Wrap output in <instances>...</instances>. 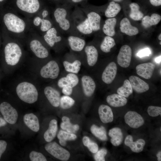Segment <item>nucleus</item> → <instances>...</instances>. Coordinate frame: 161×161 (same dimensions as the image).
<instances>
[{"instance_id": "obj_50", "label": "nucleus", "mask_w": 161, "mask_h": 161, "mask_svg": "<svg viewBox=\"0 0 161 161\" xmlns=\"http://www.w3.org/2000/svg\"><path fill=\"white\" fill-rule=\"evenodd\" d=\"M73 88L69 85L65 86L62 88V93L65 95L69 96L72 94Z\"/></svg>"}, {"instance_id": "obj_22", "label": "nucleus", "mask_w": 161, "mask_h": 161, "mask_svg": "<svg viewBox=\"0 0 161 161\" xmlns=\"http://www.w3.org/2000/svg\"><path fill=\"white\" fill-rule=\"evenodd\" d=\"M155 67V65L151 62L140 64L136 67V72L144 78L149 79L152 76Z\"/></svg>"}, {"instance_id": "obj_4", "label": "nucleus", "mask_w": 161, "mask_h": 161, "mask_svg": "<svg viewBox=\"0 0 161 161\" xmlns=\"http://www.w3.org/2000/svg\"><path fill=\"white\" fill-rule=\"evenodd\" d=\"M24 45L32 54L31 58L37 62H44L52 58L50 49L41 35L32 29L26 35Z\"/></svg>"}, {"instance_id": "obj_18", "label": "nucleus", "mask_w": 161, "mask_h": 161, "mask_svg": "<svg viewBox=\"0 0 161 161\" xmlns=\"http://www.w3.org/2000/svg\"><path fill=\"white\" fill-rule=\"evenodd\" d=\"M82 57L80 55L74 53V60L71 62L64 57L62 64L66 71L69 73L78 74L81 68L82 63L80 58Z\"/></svg>"}, {"instance_id": "obj_43", "label": "nucleus", "mask_w": 161, "mask_h": 161, "mask_svg": "<svg viewBox=\"0 0 161 161\" xmlns=\"http://www.w3.org/2000/svg\"><path fill=\"white\" fill-rule=\"evenodd\" d=\"M29 157L32 161H47L45 157L42 153L35 151H32L30 153Z\"/></svg>"}, {"instance_id": "obj_42", "label": "nucleus", "mask_w": 161, "mask_h": 161, "mask_svg": "<svg viewBox=\"0 0 161 161\" xmlns=\"http://www.w3.org/2000/svg\"><path fill=\"white\" fill-rule=\"evenodd\" d=\"M52 11V9L44 5L37 14L44 19L51 18Z\"/></svg>"}, {"instance_id": "obj_51", "label": "nucleus", "mask_w": 161, "mask_h": 161, "mask_svg": "<svg viewBox=\"0 0 161 161\" xmlns=\"http://www.w3.org/2000/svg\"><path fill=\"white\" fill-rule=\"evenodd\" d=\"M7 143L3 140H0V159L1 155L6 149Z\"/></svg>"}, {"instance_id": "obj_34", "label": "nucleus", "mask_w": 161, "mask_h": 161, "mask_svg": "<svg viewBox=\"0 0 161 161\" xmlns=\"http://www.w3.org/2000/svg\"><path fill=\"white\" fill-rule=\"evenodd\" d=\"M161 20V16L156 13H152L150 16H145L142 19V24L145 28L150 27L158 24Z\"/></svg>"}, {"instance_id": "obj_59", "label": "nucleus", "mask_w": 161, "mask_h": 161, "mask_svg": "<svg viewBox=\"0 0 161 161\" xmlns=\"http://www.w3.org/2000/svg\"><path fill=\"white\" fill-rule=\"evenodd\" d=\"M5 0H0V2H1L4 1Z\"/></svg>"}, {"instance_id": "obj_27", "label": "nucleus", "mask_w": 161, "mask_h": 161, "mask_svg": "<svg viewBox=\"0 0 161 161\" xmlns=\"http://www.w3.org/2000/svg\"><path fill=\"white\" fill-rule=\"evenodd\" d=\"M117 21V19L114 18H108L104 21L101 30L106 35L112 37L115 35Z\"/></svg>"}, {"instance_id": "obj_49", "label": "nucleus", "mask_w": 161, "mask_h": 161, "mask_svg": "<svg viewBox=\"0 0 161 161\" xmlns=\"http://www.w3.org/2000/svg\"><path fill=\"white\" fill-rule=\"evenodd\" d=\"M151 53L150 49L148 48L143 49L140 50L137 54V55L142 58L146 56H148Z\"/></svg>"}, {"instance_id": "obj_15", "label": "nucleus", "mask_w": 161, "mask_h": 161, "mask_svg": "<svg viewBox=\"0 0 161 161\" xmlns=\"http://www.w3.org/2000/svg\"><path fill=\"white\" fill-rule=\"evenodd\" d=\"M98 52L96 47L92 42L86 44L83 50V58H85L88 65L92 67L97 63Z\"/></svg>"}, {"instance_id": "obj_26", "label": "nucleus", "mask_w": 161, "mask_h": 161, "mask_svg": "<svg viewBox=\"0 0 161 161\" xmlns=\"http://www.w3.org/2000/svg\"><path fill=\"white\" fill-rule=\"evenodd\" d=\"M98 114L101 121L107 123L112 122L113 120V114L112 109L109 106L102 104L100 106Z\"/></svg>"}, {"instance_id": "obj_53", "label": "nucleus", "mask_w": 161, "mask_h": 161, "mask_svg": "<svg viewBox=\"0 0 161 161\" xmlns=\"http://www.w3.org/2000/svg\"><path fill=\"white\" fill-rule=\"evenodd\" d=\"M50 1L55 4L56 5L62 4L64 0H49Z\"/></svg>"}, {"instance_id": "obj_17", "label": "nucleus", "mask_w": 161, "mask_h": 161, "mask_svg": "<svg viewBox=\"0 0 161 161\" xmlns=\"http://www.w3.org/2000/svg\"><path fill=\"white\" fill-rule=\"evenodd\" d=\"M43 88L44 94L50 103L54 107H58L61 98L59 91L52 85H46Z\"/></svg>"}, {"instance_id": "obj_45", "label": "nucleus", "mask_w": 161, "mask_h": 161, "mask_svg": "<svg viewBox=\"0 0 161 161\" xmlns=\"http://www.w3.org/2000/svg\"><path fill=\"white\" fill-rule=\"evenodd\" d=\"M148 114L151 116L155 117L161 114V107H160L150 106L147 109Z\"/></svg>"}, {"instance_id": "obj_48", "label": "nucleus", "mask_w": 161, "mask_h": 161, "mask_svg": "<svg viewBox=\"0 0 161 161\" xmlns=\"http://www.w3.org/2000/svg\"><path fill=\"white\" fill-rule=\"evenodd\" d=\"M57 85L59 88L61 89L65 86H70L68 80L66 76L60 78L57 81Z\"/></svg>"}, {"instance_id": "obj_2", "label": "nucleus", "mask_w": 161, "mask_h": 161, "mask_svg": "<svg viewBox=\"0 0 161 161\" xmlns=\"http://www.w3.org/2000/svg\"><path fill=\"white\" fill-rule=\"evenodd\" d=\"M3 35L4 59L11 71L13 72L26 59L28 53L20 42L3 31Z\"/></svg>"}, {"instance_id": "obj_3", "label": "nucleus", "mask_w": 161, "mask_h": 161, "mask_svg": "<svg viewBox=\"0 0 161 161\" xmlns=\"http://www.w3.org/2000/svg\"><path fill=\"white\" fill-rule=\"evenodd\" d=\"M72 8L65 3L56 5L55 8L52 9L51 19L54 25L63 35L72 34L80 35L75 31L74 27Z\"/></svg>"}, {"instance_id": "obj_33", "label": "nucleus", "mask_w": 161, "mask_h": 161, "mask_svg": "<svg viewBox=\"0 0 161 161\" xmlns=\"http://www.w3.org/2000/svg\"><path fill=\"white\" fill-rule=\"evenodd\" d=\"M57 130V122L53 119L50 121L49 128L44 133V137L45 141L47 142L52 141L56 135Z\"/></svg>"}, {"instance_id": "obj_14", "label": "nucleus", "mask_w": 161, "mask_h": 161, "mask_svg": "<svg viewBox=\"0 0 161 161\" xmlns=\"http://www.w3.org/2000/svg\"><path fill=\"white\" fill-rule=\"evenodd\" d=\"M0 111L5 120L11 124L16 123L18 114L16 109L9 103L4 102L0 104Z\"/></svg>"}, {"instance_id": "obj_38", "label": "nucleus", "mask_w": 161, "mask_h": 161, "mask_svg": "<svg viewBox=\"0 0 161 161\" xmlns=\"http://www.w3.org/2000/svg\"><path fill=\"white\" fill-rule=\"evenodd\" d=\"M90 130L94 135L101 140L105 141L107 140L106 131L103 126L99 127L93 124L91 126Z\"/></svg>"}, {"instance_id": "obj_31", "label": "nucleus", "mask_w": 161, "mask_h": 161, "mask_svg": "<svg viewBox=\"0 0 161 161\" xmlns=\"http://www.w3.org/2000/svg\"><path fill=\"white\" fill-rule=\"evenodd\" d=\"M130 9V17L132 20L138 21L142 19L144 14L140 10V6L139 4L136 2H131L129 3Z\"/></svg>"}, {"instance_id": "obj_25", "label": "nucleus", "mask_w": 161, "mask_h": 161, "mask_svg": "<svg viewBox=\"0 0 161 161\" xmlns=\"http://www.w3.org/2000/svg\"><path fill=\"white\" fill-rule=\"evenodd\" d=\"M124 143L125 145L130 147L132 151L136 153L142 151L145 143V141L141 139L136 142H133V137L131 135H128L126 137Z\"/></svg>"}, {"instance_id": "obj_12", "label": "nucleus", "mask_w": 161, "mask_h": 161, "mask_svg": "<svg viewBox=\"0 0 161 161\" xmlns=\"http://www.w3.org/2000/svg\"><path fill=\"white\" fill-rule=\"evenodd\" d=\"M29 19L31 28L41 35L54 26L51 18L44 19L38 14Z\"/></svg>"}, {"instance_id": "obj_36", "label": "nucleus", "mask_w": 161, "mask_h": 161, "mask_svg": "<svg viewBox=\"0 0 161 161\" xmlns=\"http://www.w3.org/2000/svg\"><path fill=\"white\" fill-rule=\"evenodd\" d=\"M62 122L61 123V127L63 129L66 130L67 132L73 133L79 130V125L78 124L73 125L72 124L68 117L64 116L62 118Z\"/></svg>"}, {"instance_id": "obj_55", "label": "nucleus", "mask_w": 161, "mask_h": 161, "mask_svg": "<svg viewBox=\"0 0 161 161\" xmlns=\"http://www.w3.org/2000/svg\"><path fill=\"white\" fill-rule=\"evenodd\" d=\"M161 55L157 57L155 59V62L158 64H159L161 62Z\"/></svg>"}, {"instance_id": "obj_9", "label": "nucleus", "mask_w": 161, "mask_h": 161, "mask_svg": "<svg viewBox=\"0 0 161 161\" xmlns=\"http://www.w3.org/2000/svg\"><path fill=\"white\" fill-rule=\"evenodd\" d=\"M74 7L72 16L75 31L82 36L90 35L93 32L86 16L80 7Z\"/></svg>"}, {"instance_id": "obj_1", "label": "nucleus", "mask_w": 161, "mask_h": 161, "mask_svg": "<svg viewBox=\"0 0 161 161\" xmlns=\"http://www.w3.org/2000/svg\"><path fill=\"white\" fill-rule=\"evenodd\" d=\"M0 13L3 31L24 45L26 36L32 29L29 19L21 16L10 8Z\"/></svg>"}, {"instance_id": "obj_56", "label": "nucleus", "mask_w": 161, "mask_h": 161, "mask_svg": "<svg viewBox=\"0 0 161 161\" xmlns=\"http://www.w3.org/2000/svg\"><path fill=\"white\" fill-rule=\"evenodd\" d=\"M157 160L158 161H161V152L159 151L157 154Z\"/></svg>"}, {"instance_id": "obj_57", "label": "nucleus", "mask_w": 161, "mask_h": 161, "mask_svg": "<svg viewBox=\"0 0 161 161\" xmlns=\"http://www.w3.org/2000/svg\"><path fill=\"white\" fill-rule=\"evenodd\" d=\"M112 1H113L119 3H122L125 2L126 0H111Z\"/></svg>"}, {"instance_id": "obj_20", "label": "nucleus", "mask_w": 161, "mask_h": 161, "mask_svg": "<svg viewBox=\"0 0 161 161\" xmlns=\"http://www.w3.org/2000/svg\"><path fill=\"white\" fill-rule=\"evenodd\" d=\"M81 81L83 91L85 95L87 97L92 96L95 91L96 87L93 79L90 76L85 75L82 77Z\"/></svg>"}, {"instance_id": "obj_5", "label": "nucleus", "mask_w": 161, "mask_h": 161, "mask_svg": "<svg viewBox=\"0 0 161 161\" xmlns=\"http://www.w3.org/2000/svg\"><path fill=\"white\" fill-rule=\"evenodd\" d=\"M39 88L35 82L27 79L17 81L13 87L18 98L29 104L33 103L37 100Z\"/></svg>"}, {"instance_id": "obj_32", "label": "nucleus", "mask_w": 161, "mask_h": 161, "mask_svg": "<svg viewBox=\"0 0 161 161\" xmlns=\"http://www.w3.org/2000/svg\"><path fill=\"white\" fill-rule=\"evenodd\" d=\"M109 135L111 137V142L114 146H118L122 143L123 136L120 128L115 127L111 129L109 131Z\"/></svg>"}, {"instance_id": "obj_58", "label": "nucleus", "mask_w": 161, "mask_h": 161, "mask_svg": "<svg viewBox=\"0 0 161 161\" xmlns=\"http://www.w3.org/2000/svg\"><path fill=\"white\" fill-rule=\"evenodd\" d=\"M158 39L159 40H161V33L159 34L158 37Z\"/></svg>"}, {"instance_id": "obj_47", "label": "nucleus", "mask_w": 161, "mask_h": 161, "mask_svg": "<svg viewBox=\"0 0 161 161\" xmlns=\"http://www.w3.org/2000/svg\"><path fill=\"white\" fill-rule=\"evenodd\" d=\"M87 0H64L63 3L67 4L72 7L86 3L87 2Z\"/></svg>"}, {"instance_id": "obj_29", "label": "nucleus", "mask_w": 161, "mask_h": 161, "mask_svg": "<svg viewBox=\"0 0 161 161\" xmlns=\"http://www.w3.org/2000/svg\"><path fill=\"white\" fill-rule=\"evenodd\" d=\"M107 103L114 107H120L125 105L127 102L126 98L121 95L113 94L108 95L106 98Z\"/></svg>"}, {"instance_id": "obj_39", "label": "nucleus", "mask_w": 161, "mask_h": 161, "mask_svg": "<svg viewBox=\"0 0 161 161\" xmlns=\"http://www.w3.org/2000/svg\"><path fill=\"white\" fill-rule=\"evenodd\" d=\"M57 137L60 144L62 146H65L66 141L75 140L77 138V136L73 133L60 130L57 135Z\"/></svg>"}, {"instance_id": "obj_40", "label": "nucleus", "mask_w": 161, "mask_h": 161, "mask_svg": "<svg viewBox=\"0 0 161 161\" xmlns=\"http://www.w3.org/2000/svg\"><path fill=\"white\" fill-rule=\"evenodd\" d=\"M75 102L72 98L69 96L65 95L61 97L60 106L63 109H67L73 106Z\"/></svg>"}, {"instance_id": "obj_44", "label": "nucleus", "mask_w": 161, "mask_h": 161, "mask_svg": "<svg viewBox=\"0 0 161 161\" xmlns=\"http://www.w3.org/2000/svg\"><path fill=\"white\" fill-rule=\"evenodd\" d=\"M69 82L70 85L74 88L79 83V78L76 74L69 73L66 76Z\"/></svg>"}, {"instance_id": "obj_21", "label": "nucleus", "mask_w": 161, "mask_h": 161, "mask_svg": "<svg viewBox=\"0 0 161 161\" xmlns=\"http://www.w3.org/2000/svg\"><path fill=\"white\" fill-rule=\"evenodd\" d=\"M117 70L115 63L114 62L109 63L102 73L101 78L103 82L108 84L112 83L116 75Z\"/></svg>"}, {"instance_id": "obj_30", "label": "nucleus", "mask_w": 161, "mask_h": 161, "mask_svg": "<svg viewBox=\"0 0 161 161\" xmlns=\"http://www.w3.org/2000/svg\"><path fill=\"white\" fill-rule=\"evenodd\" d=\"M121 9V7L119 3L111 1L109 2L105 8L104 14L108 18H114Z\"/></svg>"}, {"instance_id": "obj_6", "label": "nucleus", "mask_w": 161, "mask_h": 161, "mask_svg": "<svg viewBox=\"0 0 161 161\" xmlns=\"http://www.w3.org/2000/svg\"><path fill=\"white\" fill-rule=\"evenodd\" d=\"M30 61L38 64V65L35 63L36 66L35 69H33V71L34 76L35 77L36 80L40 79L53 80L58 77L60 74V69L58 62L57 59L52 58L44 62V64H43L36 62L40 63V64L31 60Z\"/></svg>"}, {"instance_id": "obj_13", "label": "nucleus", "mask_w": 161, "mask_h": 161, "mask_svg": "<svg viewBox=\"0 0 161 161\" xmlns=\"http://www.w3.org/2000/svg\"><path fill=\"white\" fill-rule=\"evenodd\" d=\"M45 148L55 157L62 161H67L70 157L69 152L55 142H50L47 144Z\"/></svg>"}, {"instance_id": "obj_28", "label": "nucleus", "mask_w": 161, "mask_h": 161, "mask_svg": "<svg viewBox=\"0 0 161 161\" xmlns=\"http://www.w3.org/2000/svg\"><path fill=\"white\" fill-rule=\"evenodd\" d=\"M23 120L25 125L32 131L37 132L39 130L40 126L37 117L32 113L25 114Z\"/></svg>"}, {"instance_id": "obj_8", "label": "nucleus", "mask_w": 161, "mask_h": 161, "mask_svg": "<svg viewBox=\"0 0 161 161\" xmlns=\"http://www.w3.org/2000/svg\"><path fill=\"white\" fill-rule=\"evenodd\" d=\"M41 36L50 49L56 53L62 52L67 47L66 37L54 25Z\"/></svg>"}, {"instance_id": "obj_23", "label": "nucleus", "mask_w": 161, "mask_h": 161, "mask_svg": "<svg viewBox=\"0 0 161 161\" xmlns=\"http://www.w3.org/2000/svg\"><path fill=\"white\" fill-rule=\"evenodd\" d=\"M129 80L132 89L137 93L144 92L149 89L148 83L137 76H131L129 78Z\"/></svg>"}, {"instance_id": "obj_41", "label": "nucleus", "mask_w": 161, "mask_h": 161, "mask_svg": "<svg viewBox=\"0 0 161 161\" xmlns=\"http://www.w3.org/2000/svg\"><path fill=\"white\" fill-rule=\"evenodd\" d=\"M82 141L84 145L87 147L92 153H95L98 151L97 144L92 141L88 137L84 136L83 138Z\"/></svg>"}, {"instance_id": "obj_60", "label": "nucleus", "mask_w": 161, "mask_h": 161, "mask_svg": "<svg viewBox=\"0 0 161 161\" xmlns=\"http://www.w3.org/2000/svg\"></svg>"}, {"instance_id": "obj_11", "label": "nucleus", "mask_w": 161, "mask_h": 161, "mask_svg": "<svg viewBox=\"0 0 161 161\" xmlns=\"http://www.w3.org/2000/svg\"><path fill=\"white\" fill-rule=\"evenodd\" d=\"M67 35L66 37L67 46L70 52L82 56L86 44L84 38L83 36L75 34Z\"/></svg>"}, {"instance_id": "obj_46", "label": "nucleus", "mask_w": 161, "mask_h": 161, "mask_svg": "<svg viewBox=\"0 0 161 161\" xmlns=\"http://www.w3.org/2000/svg\"><path fill=\"white\" fill-rule=\"evenodd\" d=\"M107 153V150L103 148L98 151L94 156V158L96 161H105V157Z\"/></svg>"}, {"instance_id": "obj_54", "label": "nucleus", "mask_w": 161, "mask_h": 161, "mask_svg": "<svg viewBox=\"0 0 161 161\" xmlns=\"http://www.w3.org/2000/svg\"><path fill=\"white\" fill-rule=\"evenodd\" d=\"M6 124L5 121L2 118L0 117V127L4 126Z\"/></svg>"}, {"instance_id": "obj_35", "label": "nucleus", "mask_w": 161, "mask_h": 161, "mask_svg": "<svg viewBox=\"0 0 161 161\" xmlns=\"http://www.w3.org/2000/svg\"><path fill=\"white\" fill-rule=\"evenodd\" d=\"M116 45L114 39L112 37L105 35L100 45V50L105 53L111 51V49Z\"/></svg>"}, {"instance_id": "obj_16", "label": "nucleus", "mask_w": 161, "mask_h": 161, "mask_svg": "<svg viewBox=\"0 0 161 161\" xmlns=\"http://www.w3.org/2000/svg\"><path fill=\"white\" fill-rule=\"evenodd\" d=\"M132 57V50L127 45L122 46L120 49L117 57L118 64L123 68L128 67L131 63Z\"/></svg>"}, {"instance_id": "obj_52", "label": "nucleus", "mask_w": 161, "mask_h": 161, "mask_svg": "<svg viewBox=\"0 0 161 161\" xmlns=\"http://www.w3.org/2000/svg\"><path fill=\"white\" fill-rule=\"evenodd\" d=\"M149 4L154 7H158L161 5V0H147Z\"/></svg>"}, {"instance_id": "obj_19", "label": "nucleus", "mask_w": 161, "mask_h": 161, "mask_svg": "<svg viewBox=\"0 0 161 161\" xmlns=\"http://www.w3.org/2000/svg\"><path fill=\"white\" fill-rule=\"evenodd\" d=\"M124 118L126 123L133 128H138L144 123V120L142 117L135 112H127L125 114Z\"/></svg>"}, {"instance_id": "obj_7", "label": "nucleus", "mask_w": 161, "mask_h": 161, "mask_svg": "<svg viewBox=\"0 0 161 161\" xmlns=\"http://www.w3.org/2000/svg\"><path fill=\"white\" fill-rule=\"evenodd\" d=\"M44 6L40 0H13L10 8L30 18L37 14Z\"/></svg>"}, {"instance_id": "obj_10", "label": "nucleus", "mask_w": 161, "mask_h": 161, "mask_svg": "<svg viewBox=\"0 0 161 161\" xmlns=\"http://www.w3.org/2000/svg\"><path fill=\"white\" fill-rule=\"evenodd\" d=\"M80 7L86 16L93 33L101 30V17L95 7L86 3Z\"/></svg>"}, {"instance_id": "obj_24", "label": "nucleus", "mask_w": 161, "mask_h": 161, "mask_svg": "<svg viewBox=\"0 0 161 161\" xmlns=\"http://www.w3.org/2000/svg\"><path fill=\"white\" fill-rule=\"evenodd\" d=\"M120 29L121 32L129 36L136 35L139 33L138 28L132 26L129 19L125 17L120 22Z\"/></svg>"}, {"instance_id": "obj_37", "label": "nucleus", "mask_w": 161, "mask_h": 161, "mask_svg": "<svg viewBox=\"0 0 161 161\" xmlns=\"http://www.w3.org/2000/svg\"><path fill=\"white\" fill-rule=\"evenodd\" d=\"M118 94L125 97H128L133 93V89L129 80H125L122 86L117 90Z\"/></svg>"}]
</instances>
